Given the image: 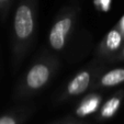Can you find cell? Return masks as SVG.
I'll return each mask as SVG.
<instances>
[{"instance_id":"obj_11","label":"cell","mask_w":124,"mask_h":124,"mask_svg":"<svg viewBox=\"0 0 124 124\" xmlns=\"http://www.w3.org/2000/svg\"><path fill=\"white\" fill-rule=\"evenodd\" d=\"M12 0H0V12L1 13H6L9 9L10 5H11Z\"/></svg>"},{"instance_id":"obj_6","label":"cell","mask_w":124,"mask_h":124,"mask_svg":"<svg viewBox=\"0 0 124 124\" xmlns=\"http://www.w3.org/2000/svg\"><path fill=\"white\" fill-rule=\"evenodd\" d=\"M102 103V96L96 92H91L85 96L75 109V114L78 117H86L97 113Z\"/></svg>"},{"instance_id":"obj_8","label":"cell","mask_w":124,"mask_h":124,"mask_svg":"<svg viewBox=\"0 0 124 124\" xmlns=\"http://www.w3.org/2000/svg\"><path fill=\"white\" fill-rule=\"evenodd\" d=\"M124 99V90L120 89L100 107L98 111L99 120H110L117 113Z\"/></svg>"},{"instance_id":"obj_13","label":"cell","mask_w":124,"mask_h":124,"mask_svg":"<svg viewBox=\"0 0 124 124\" xmlns=\"http://www.w3.org/2000/svg\"><path fill=\"white\" fill-rule=\"evenodd\" d=\"M115 28L119 29L120 31L122 32V34L124 35V14L122 16V18L119 20V22L116 23V25H115Z\"/></svg>"},{"instance_id":"obj_4","label":"cell","mask_w":124,"mask_h":124,"mask_svg":"<svg viewBox=\"0 0 124 124\" xmlns=\"http://www.w3.org/2000/svg\"><path fill=\"white\" fill-rule=\"evenodd\" d=\"M100 67L91 65L78 71L67 82L63 92L59 96L58 101L63 102V101H66L68 99L75 98V97H78L84 92H86L88 89H91V87L93 86L96 80L100 76Z\"/></svg>"},{"instance_id":"obj_1","label":"cell","mask_w":124,"mask_h":124,"mask_svg":"<svg viewBox=\"0 0 124 124\" xmlns=\"http://www.w3.org/2000/svg\"><path fill=\"white\" fill-rule=\"evenodd\" d=\"M39 0H19L12 22V59L14 69L22 64L36 32Z\"/></svg>"},{"instance_id":"obj_2","label":"cell","mask_w":124,"mask_h":124,"mask_svg":"<svg viewBox=\"0 0 124 124\" xmlns=\"http://www.w3.org/2000/svg\"><path fill=\"white\" fill-rule=\"evenodd\" d=\"M58 67L59 61L55 55H41L20 79L14 90V101L28 100L43 90L55 77Z\"/></svg>"},{"instance_id":"obj_10","label":"cell","mask_w":124,"mask_h":124,"mask_svg":"<svg viewBox=\"0 0 124 124\" xmlns=\"http://www.w3.org/2000/svg\"><path fill=\"white\" fill-rule=\"evenodd\" d=\"M93 6L100 12H109L112 8V0H93Z\"/></svg>"},{"instance_id":"obj_5","label":"cell","mask_w":124,"mask_h":124,"mask_svg":"<svg viewBox=\"0 0 124 124\" xmlns=\"http://www.w3.org/2000/svg\"><path fill=\"white\" fill-rule=\"evenodd\" d=\"M123 44L124 35L122 34V32L119 29H116L114 26L101 40L100 44L98 46V49H97V55L99 57L110 59L122 48Z\"/></svg>"},{"instance_id":"obj_14","label":"cell","mask_w":124,"mask_h":124,"mask_svg":"<svg viewBox=\"0 0 124 124\" xmlns=\"http://www.w3.org/2000/svg\"><path fill=\"white\" fill-rule=\"evenodd\" d=\"M65 124H81V123H78V122H74V121H71V122H68V123H65Z\"/></svg>"},{"instance_id":"obj_3","label":"cell","mask_w":124,"mask_h":124,"mask_svg":"<svg viewBox=\"0 0 124 124\" xmlns=\"http://www.w3.org/2000/svg\"><path fill=\"white\" fill-rule=\"evenodd\" d=\"M76 18L77 9L74 7H67L59 12L48 33V43L53 51L61 52L66 47L75 26Z\"/></svg>"},{"instance_id":"obj_7","label":"cell","mask_w":124,"mask_h":124,"mask_svg":"<svg viewBox=\"0 0 124 124\" xmlns=\"http://www.w3.org/2000/svg\"><path fill=\"white\" fill-rule=\"evenodd\" d=\"M124 82V67H119L111 69L107 73L102 74L98 77L93 86L91 87L92 90L96 89H108L112 87L119 86Z\"/></svg>"},{"instance_id":"obj_12","label":"cell","mask_w":124,"mask_h":124,"mask_svg":"<svg viewBox=\"0 0 124 124\" xmlns=\"http://www.w3.org/2000/svg\"><path fill=\"white\" fill-rule=\"evenodd\" d=\"M110 61H112V62H121V61H124V45L122 46V48L120 49L119 52H117V53L112 57V58H110Z\"/></svg>"},{"instance_id":"obj_9","label":"cell","mask_w":124,"mask_h":124,"mask_svg":"<svg viewBox=\"0 0 124 124\" xmlns=\"http://www.w3.org/2000/svg\"><path fill=\"white\" fill-rule=\"evenodd\" d=\"M33 108L30 105H24L22 108L16 109L8 113L0 115V124H21L32 113Z\"/></svg>"}]
</instances>
